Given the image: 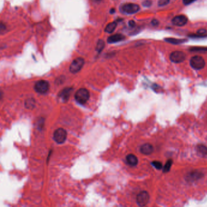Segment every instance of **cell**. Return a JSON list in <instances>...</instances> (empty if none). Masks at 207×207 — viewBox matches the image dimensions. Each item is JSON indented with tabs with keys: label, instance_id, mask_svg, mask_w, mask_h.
I'll use <instances>...</instances> for the list:
<instances>
[{
	"label": "cell",
	"instance_id": "cell-1",
	"mask_svg": "<svg viewBox=\"0 0 207 207\" xmlns=\"http://www.w3.org/2000/svg\"><path fill=\"white\" fill-rule=\"evenodd\" d=\"M90 97L89 91L85 88L78 89L75 94V99L78 104H86Z\"/></svg>",
	"mask_w": 207,
	"mask_h": 207
},
{
	"label": "cell",
	"instance_id": "cell-8",
	"mask_svg": "<svg viewBox=\"0 0 207 207\" xmlns=\"http://www.w3.org/2000/svg\"><path fill=\"white\" fill-rule=\"evenodd\" d=\"M186 54L182 51L173 52L170 56V60L174 63H180L186 59Z\"/></svg>",
	"mask_w": 207,
	"mask_h": 207
},
{
	"label": "cell",
	"instance_id": "cell-25",
	"mask_svg": "<svg viewBox=\"0 0 207 207\" xmlns=\"http://www.w3.org/2000/svg\"><path fill=\"white\" fill-rule=\"evenodd\" d=\"M196 0H183V2L185 5H189L192 2H194Z\"/></svg>",
	"mask_w": 207,
	"mask_h": 207
},
{
	"label": "cell",
	"instance_id": "cell-23",
	"mask_svg": "<svg viewBox=\"0 0 207 207\" xmlns=\"http://www.w3.org/2000/svg\"><path fill=\"white\" fill-rule=\"evenodd\" d=\"M152 4V1L151 0H145L142 2V5L145 7H150Z\"/></svg>",
	"mask_w": 207,
	"mask_h": 207
},
{
	"label": "cell",
	"instance_id": "cell-4",
	"mask_svg": "<svg viewBox=\"0 0 207 207\" xmlns=\"http://www.w3.org/2000/svg\"><path fill=\"white\" fill-rule=\"evenodd\" d=\"M49 87L50 86L48 81L46 80H40L35 83L34 89L37 92L43 94L48 92Z\"/></svg>",
	"mask_w": 207,
	"mask_h": 207
},
{
	"label": "cell",
	"instance_id": "cell-24",
	"mask_svg": "<svg viewBox=\"0 0 207 207\" xmlns=\"http://www.w3.org/2000/svg\"><path fill=\"white\" fill-rule=\"evenodd\" d=\"M207 33V30L205 29H199L197 31V34L199 35H205L204 34Z\"/></svg>",
	"mask_w": 207,
	"mask_h": 207
},
{
	"label": "cell",
	"instance_id": "cell-13",
	"mask_svg": "<svg viewBox=\"0 0 207 207\" xmlns=\"http://www.w3.org/2000/svg\"><path fill=\"white\" fill-rule=\"evenodd\" d=\"M72 89L69 88L63 89L60 92V94H59V97H60L63 100L67 101L69 98V96H70V94L72 92Z\"/></svg>",
	"mask_w": 207,
	"mask_h": 207
},
{
	"label": "cell",
	"instance_id": "cell-27",
	"mask_svg": "<svg viewBox=\"0 0 207 207\" xmlns=\"http://www.w3.org/2000/svg\"><path fill=\"white\" fill-rule=\"evenodd\" d=\"M151 24L153 26H157L158 25V21L157 20H153L151 21Z\"/></svg>",
	"mask_w": 207,
	"mask_h": 207
},
{
	"label": "cell",
	"instance_id": "cell-16",
	"mask_svg": "<svg viewBox=\"0 0 207 207\" xmlns=\"http://www.w3.org/2000/svg\"><path fill=\"white\" fill-rule=\"evenodd\" d=\"M197 151L202 155H207V147L204 145H199L197 146Z\"/></svg>",
	"mask_w": 207,
	"mask_h": 207
},
{
	"label": "cell",
	"instance_id": "cell-2",
	"mask_svg": "<svg viewBox=\"0 0 207 207\" xmlns=\"http://www.w3.org/2000/svg\"><path fill=\"white\" fill-rule=\"evenodd\" d=\"M191 66L195 70H201L205 66V60L201 56L196 55L193 57L189 61Z\"/></svg>",
	"mask_w": 207,
	"mask_h": 207
},
{
	"label": "cell",
	"instance_id": "cell-5",
	"mask_svg": "<svg viewBox=\"0 0 207 207\" xmlns=\"http://www.w3.org/2000/svg\"><path fill=\"white\" fill-rule=\"evenodd\" d=\"M140 6L134 3H127L122 5L121 10L126 14H134L138 12L140 10Z\"/></svg>",
	"mask_w": 207,
	"mask_h": 207
},
{
	"label": "cell",
	"instance_id": "cell-7",
	"mask_svg": "<svg viewBox=\"0 0 207 207\" xmlns=\"http://www.w3.org/2000/svg\"><path fill=\"white\" fill-rule=\"evenodd\" d=\"M150 201V195L147 191H143L140 192L136 198L137 204L140 207L146 205Z\"/></svg>",
	"mask_w": 207,
	"mask_h": 207
},
{
	"label": "cell",
	"instance_id": "cell-19",
	"mask_svg": "<svg viewBox=\"0 0 207 207\" xmlns=\"http://www.w3.org/2000/svg\"><path fill=\"white\" fill-rule=\"evenodd\" d=\"M104 42L103 40H100L97 42V48H96L97 51H98L99 52H101L104 49Z\"/></svg>",
	"mask_w": 207,
	"mask_h": 207
},
{
	"label": "cell",
	"instance_id": "cell-17",
	"mask_svg": "<svg viewBox=\"0 0 207 207\" xmlns=\"http://www.w3.org/2000/svg\"><path fill=\"white\" fill-rule=\"evenodd\" d=\"M172 164H173V160H171V159L168 160L166 162V164L165 165V166L163 168V173H166L169 172L170 170V169H171V168Z\"/></svg>",
	"mask_w": 207,
	"mask_h": 207
},
{
	"label": "cell",
	"instance_id": "cell-10",
	"mask_svg": "<svg viewBox=\"0 0 207 207\" xmlns=\"http://www.w3.org/2000/svg\"><path fill=\"white\" fill-rule=\"evenodd\" d=\"M153 146L150 143H145L141 146L140 152L145 155H150L153 152Z\"/></svg>",
	"mask_w": 207,
	"mask_h": 207
},
{
	"label": "cell",
	"instance_id": "cell-14",
	"mask_svg": "<svg viewBox=\"0 0 207 207\" xmlns=\"http://www.w3.org/2000/svg\"><path fill=\"white\" fill-rule=\"evenodd\" d=\"M165 40L166 42H168V43L173 44V45H179V44L183 43L186 41V40H184V39H177V38H165Z\"/></svg>",
	"mask_w": 207,
	"mask_h": 207
},
{
	"label": "cell",
	"instance_id": "cell-6",
	"mask_svg": "<svg viewBox=\"0 0 207 207\" xmlns=\"http://www.w3.org/2000/svg\"><path fill=\"white\" fill-rule=\"evenodd\" d=\"M84 64V60L83 58H77L75 59L70 65V71L71 73L76 74L78 72L83 68Z\"/></svg>",
	"mask_w": 207,
	"mask_h": 207
},
{
	"label": "cell",
	"instance_id": "cell-9",
	"mask_svg": "<svg viewBox=\"0 0 207 207\" xmlns=\"http://www.w3.org/2000/svg\"><path fill=\"white\" fill-rule=\"evenodd\" d=\"M187 22H188V18L186 16L183 15L176 16L172 20V23L174 25L179 26V27L185 26L187 23Z\"/></svg>",
	"mask_w": 207,
	"mask_h": 207
},
{
	"label": "cell",
	"instance_id": "cell-11",
	"mask_svg": "<svg viewBox=\"0 0 207 207\" xmlns=\"http://www.w3.org/2000/svg\"><path fill=\"white\" fill-rule=\"evenodd\" d=\"M125 37L122 34H115L114 35L110 36L107 39V42L109 43H115L119 41L124 40Z\"/></svg>",
	"mask_w": 207,
	"mask_h": 207
},
{
	"label": "cell",
	"instance_id": "cell-15",
	"mask_svg": "<svg viewBox=\"0 0 207 207\" xmlns=\"http://www.w3.org/2000/svg\"><path fill=\"white\" fill-rule=\"evenodd\" d=\"M116 27H117L116 22H112V23H109L106 26L105 29H104V30H105V32H106L107 33H112L114 31V30L116 28Z\"/></svg>",
	"mask_w": 207,
	"mask_h": 207
},
{
	"label": "cell",
	"instance_id": "cell-28",
	"mask_svg": "<svg viewBox=\"0 0 207 207\" xmlns=\"http://www.w3.org/2000/svg\"><path fill=\"white\" fill-rule=\"evenodd\" d=\"M92 1H94V2H100L102 0H92Z\"/></svg>",
	"mask_w": 207,
	"mask_h": 207
},
{
	"label": "cell",
	"instance_id": "cell-18",
	"mask_svg": "<svg viewBox=\"0 0 207 207\" xmlns=\"http://www.w3.org/2000/svg\"><path fill=\"white\" fill-rule=\"evenodd\" d=\"M190 51L193 52H206L207 48L206 47H193L190 48Z\"/></svg>",
	"mask_w": 207,
	"mask_h": 207
},
{
	"label": "cell",
	"instance_id": "cell-12",
	"mask_svg": "<svg viewBox=\"0 0 207 207\" xmlns=\"http://www.w3.org/2000/svg\"><path fill=\"white\" fill-rule=\"evenodd\" d=\"M126 160H127V163L131 166H135L138 163L137 157L133 154H129L127 155Z\"/></svg>",
	"mask_w": 207,
	"mask_h": 207
},
{
	"label": "cell",
	"instance_id": "cell-20",
	"mask_svg": "<svg viewBox=\"0 0 207 207\" xmlns=\"http://www.w3.org/2000/svg\"><path fill=\"white\" fill-rule=\"evenodd\" d=\"M25 104H26L27 108H29V109L33 108V106H34V104H35V101L32 99H29L26 100Z\"/></svg>",
	"mask_w": 207,
	"mask_h": 207
},
{
	"label": "cell",
	"instance_id": "cell-22",
	"mask_svg": "<svg viewBox=\"0 0 207 207\" xmlns=\"http://www.w3.org/2000/svg\"><path fill=\"white\" fill-rule=\"evenodd\" d=\"M170 0H158V6H165L169 4Z\"/></svg>",
	"mask_w": 207,
	"mask_h": 207
},
{
	"label": "cell",
	"instance_id": "cell-3",
	"mask_svg": "<svg viewBox=\"0 0 207 207\" xmlns=\"http://www.w3.org/2000/svg\"><path fill=\"white\" fill-rule=\"evenodd\" d=\"M67 131L63 128H58L53 133V139L58 144H61L65 142L67 139Z\"/></svg>",
	"mask_w": 207,
	"mask_h": 207
},
{
	"label": "cell",
	"instance_id": "cell-26",
	"mask_svg": "<svg viewBox=\"0 0 207 207\" xmlns=\"http://www.w3.org/2000/svg\"><path fill=\"white\" fill-rule=\"evenodd\" d=\"M128 24H129V26H130V27H134L135 25V21H133V20H131V21H130Z\"/></svg>",
	"mask_w": 207,
	"mask_h": 207
},
{
	"label": "cell",
	"instance_id": "cell-21",
	"mask_svg": "<svg viewBox=\"0 0 207 207\" xmlns=\"http://www.w3.org/2000/svg\"><path fill=\"white\" fill-rule=\"evenodd\" d=\"M151 164L157 170H161L163 168V165L162 163L158 161H154L151 163Z\"/></svg>",
	"mask_w": 207,
	"mask_h": 207
}]
</instances>
